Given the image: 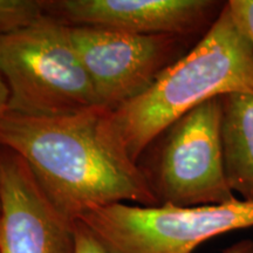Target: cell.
<instances>
[{
  "label": "cell",
  "mask_w": 253,
  "mask_h": 253,
  "mask_svg": "<svg viewBox=\"0 0 253 253\" xmlns=\"http://www.w3.org/2000/svg\"><path fill=\"white\" fill-rule=\"evenodd\" d=\"M107 112L0 116V145L23 158L52 203L72 220L116 203L158 205L143 169L110 136Z\"/></svg>",
  "instance_id": "1"
},
{
  "label": "cell",
  "mask_w": 253,
  "mask_h": 253,
  "mask_svg": "<svg viewBox=\"0 0 253 253\" xmlns=\"http://www.w3.org/2000/svg\"><path fill=\"white\" fill-rule=\"evenodd\" d=\"M253 94V45L233 20L227 1L201 40L128 102L107 112L113 140L132 162L166 129L205 101Z\"/></svg>",
  "instance_id": "2"
},
{
  "label": "cell",
  "mask_w": 253,
  "mask_h": 253,
  "mask_svg": "<svg viewBox=\"0 0 253 253\" xmlns=\"http://www.w3.org/2000/svg\"><path fill=\"white\" fill-rule=\"evenodd\" d=\"M0 73L8 88L9 113L50 118L100 108L69 25L48 14L0 36Z\"/></svg>",
  "instance_id": "3"
},
{
  "label": "cell",
  "mask_w": 253,
  "mask_h": 253,
  "mask_svg": "<svg viewBox=\"0 0 253 253\" xmlns=\"http://www.w3.org/2000/svg\"><path fill=\"white\" fill-rule=\"evenodd\" d=\"M77 220L108 253H192L213 237L253 227V202L190 208L116 203Z\"/></svg>",
  "instance_id": "4"
},
{
  "label": "cell",
  "mask_w": 253,
  "mask_h": 253,
  "mask_svg": "<svg viewBox=\"0 0 253 253\" xmlns=\"http://www.w3.org/2000/svg\"><path fill=\"white\" fill-rule=\"evenodd\" d=\"M220 118V100L214 97L177 119L154 141L158 147L144 173L158 205L190 208L238 199L224 170Z\"/></svg>",
  "instance_id": "5"
},
{
  "label": "cell",
  "mask_w": 253,
  "mask_h": 253,
  "mask_svg": "<svg viewBox=\"0 0 253 253\" xmlns=\"http://www.w3.org/2000/svg\"><path fill=\"white\" fill-rule=\"evenodd\" d=\"M100 108L114 110L141 95L179 60L188 38L142 36L94 26H69Z\"/></svg>",
  "instance_id": "6"
},
{
  "label": "cell",
  "mask_w": 253,
  "mask_h": 253,
  "mask_svg": "<svg viewBox=\"0 0 253 253\" xmlns=\"http://www.w3.org/2000/svg\"><path fill=\"white\" fill-rule=\"evenodd\" d=\"M0 253H75V220L52 203L23 158L1 145Z\"/></svg>",
  "instance_id": "7"
},
{
  "label": "cell",
  "mask_w": 253,
  "mask_h": 253,
  "mask_svg": "<svg viewBox=\"0 0 253 253\" xmlns=\"http://www.w3.org/2000/svg\"><path fill=\"white\" fill-rule=\"evenodd\" d=\"M45 13L69 26L109 28L142 36L188 38L217 20L226 1L213 0H48Z\"/></svg>",
  "instance_id": "8"
},
{
  "label": "cell",
  "mask_w": 253,
  "mask_h": 253,
  "mask_svg": "<svg viewBox=\"0 0 253 253\" xmlns=\"http://www.w3.org/2000/svg\"><path fill=\"white\" fill-rule=\"evenodd\" d=\"M224 170L233 194L253 202V94L219 96Z\"/></svg>",
  "instance_id": "9"
},
{
  "label": "cell",
  "mask_w": 253,
  "mask_h": 253,
  "mask_svg": "<svg viewBox=\"0 0 253 253\" xmlns=\"http://www.w3.org/2000/svg\"><path fill=\"white\" fill-rule=\"evenodd\" d=\"M45 14L42 0H0V36L30 26Z\"/></svg>",
  "instance_id": "10"
},
{
  "label": "cell",
  "mask_w": 253,
  "mask_h": 253,
  "mask_svg": "<svg viewBox=\"0 0 253 253\" xmlns=\"http://www.w3.org/2000/svg\"><path fill=\"white\" fill-rule=\"evenodd\" d=\"M227 7L237 26L253 45V0H229Z\"/></svg>",
  "instance_id": "11"
},
{
  "label": "cell",
  "mask_w": 253,
  "mask_h": 253,
  "mask_svg": "<svg viewBox=\"0 0 253 253\" xmlns=\"http://www.w3.org/2000/svg\"><path fill=\"white\" fill-rule=\"evenodd\" d=\"M75 253H108L81 221L75 220Z\"/></svg>",
  "instance_id": "12"
},
{
  "label": "cell",
  "mask_w": 253,
  "mask_h": 253,
  "mask_svg": "<svg viewBox=\"0 0 253 253\" xmlns=\"http://www.w3.org/2000/svg\"><path fill=\"white\" fill-rule=\"evenodd\" d=\"M221 253H253V240L243 239L235 243Z\"/></svg>",
  "instance_id": "13"
},
{
  "label": "cell",
  "mask_w": 253,
  "mask_h": 253,
  "mask_svg": "<svg viewBox=\"0 0 253 253\" xmlns=\"http://www.w3.org/2000/svg\"><path fill=\"white\" fill-rule=\"evenodd\" d=\"M8 88L6 86L4 78H2L1 73H0V116H2L7 112L8 107Z\"/></svg>",
  "instance_id": "14"
}]
</instances>
